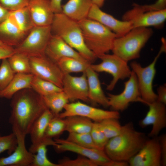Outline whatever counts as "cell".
<instances>
[{"mask_svg":"<svg viewBox=\"0 0 166 166\" xmlns=\"http://www.w3.org/2000/svg\"><path fill=\"white\" fill-rule=\"evenodd\" d=\"M11 99L9 122L12 131L26 136L35 122L48 108L42 97L31 88L18 92Z\"/></svg>","mask_w":166,"mask_h":166,"instance_id":"cell-1","label":"cell"},{"mask_svg":"<svg viewBox=\"0 0 166 166\" xmlns=\"http://www.w3.org/2000/svg\"><path fill=\"white\" fill-rule=\"evenodd\" d=\"M148 139L145 133L136 130L130 121L122 126L117 135L109 140L104 150L111 160L128 162Z\"/></svg>","mask_w":166,"mask_h":166,"instance_id":"cell-2","label":"cell"},{"mask_svg":"<svg viewBox=\"0 0 166 166\" xmlns=\"http://www.w3.org/2000/svg\"><path fill=\"white\" fill-rule=\"evenodd\" d=\"M51 27L52 34L60 37L90 64L97 58L86 46L78 22L62 12L56 13Z\"/></svg>","mask_w":166,"mask_h":166,"instance_id":"cell-3","label":"cell"},{"mask_svg":"<svg viewBox=\"0 0 166 166\" xmlns=\"http://www.w3.org/2000/svg\"><path fill=\"white\" fill-rule=\"evenodd\" d=\"M78 22L86 46L97 58L112 50L114 41L118 37L115 34L98 22L88 18Z\"/></svg>","mask_w":166,"mask_h":166,"instance_id":"cell-4","label":"cell"},{"mask_svg":"<svg viewBox=\"0 0 166 166\" xmlns=\"http://www.w3.org/2000/svg\"><path fill=\"white\" fill-rule=\"evenodd\" d=\"M152 34V30L149 27L132 28L123 35L115 38L111 51L127 62L138 58L141 49Z\"/></svg>","mask_w":166,"mask_h":166,"instance_id":"cell-5","label":"cell"},{"mask_svg":"<svg viewBox=\"0 0 166 166\" xmlns=\"http://www.w3.org/2000/svg\"><path fill=\"white\" fill-rule=\"evenodd\" d=\"M162 45L159 52L149 65L144 67H142L140 63L135 61L131 62L130 64L132 71L137 77L140 94V97L136 100V102L150 103L157 100V94L153 89V82L156 72V62L161 54L166 51L165 39H162Z\"/></svg>","mask_w":166,"mask_h":166,"instance_id":"cell-6","label":"cell"},{"mask_svg":"<svg viewBox=\"0 0 166 166\" xmlns=\"http://www.w3.org/2000/svg\"><path fill=\"white\" fill-rule=\"evenodd\" d=\"M52 34L51 26H34L22 42L14 47L15 53L29 57L45 55V49Z\"/></svg>","mask_w":166,"mask_h":166,"instance_id":"cell-7","label":"cell"},{"mask_svg":"<svg viewBox=\"0 0 166 166\" xmlns=\"http://www.w3.org/2000/svg\"><path fill=\"white\" fill-rule=\"evenodd\" d=\"M101 61L98 64H91L90 66L95 72H106L111 74L112 80L107 86L106 89L112 91L120 80L129 78L132 71L128 65V62L116 55L105 53L98 57Z\"/></svg>","mask_w":166,"mask_h":166,"instance_id":"cell-8","label":"cell"},{"mask_svg":"<svg viewBox=\"0 0 166 166\" xmlns=\"http://www.w3.org/2000/svg\"><path fill=\"white\" fill-rule=\"evenodd\" d=\"M64 109V112L57 116L63 119L70 116H79L97 122H100L108 118L119 119L120 118L119 112L98 108L88 105L79 101L68 103L65 105Z\"/></svg>","mask_w":166,"mask_h":166,"instance_id":"cell-9","label":"cell"},{"mask_svg":"<svg viewBox=\"0 0 166 166\" xmlns=\"http://www.w3.org/2000/svg\"><path fill=\"white\" fill-rule=\"evenodd\" d=\"M29 58L31 73L62 89L64 74L56 63L45 55Z\"/></svg>","mask_w":166,"mask_h":166,"instance_id":"cell-10","label":"cell"},{"mask_svg":"<svg viewBox=\"0 0 166 166\" xmlns=\"http://www.w3.org/2000/svg\"><path fill=\"white\" fill-rule=\"evenodd\" d=\"M128 78L124 83L122 92L118 94H107L109 106L112 110L123 111L128 108L130 102H136L140 97L137 77L132 70Z\"/></svg>","mask_w":166,"mask_h":166,"instance_id":"cell-11","label":"cell"},{"mask_svg":"<svg viewBox=\"0 0 166 166\" xmlns=\"http://www.w3.org/2000/svg\"><path fill=\"white\" fill-rule=\"evenodd\" d=\"M161 159L160 144L157 136L148 139L128 162L130 166H160Z\"/></svg>","mask_w":166,"mask_h":166,"instance_id":"cell-12","label":"cell"},{"mask_svg":"<svg viewBox=\"0 0 166 166\" xmlns=\"http://www.w3.org/2000/svg\"><path fill=\"white\" fill-rule=\"evenodd\" d=\"M149 107L145 116L139 122L144 128L152 125V128L148 136L152 138L158 136L160 132L166 127V105L157 101L152 102H144Z\"/></svg>","mask_w":166,"mask_h":166,"instance_id":"cell-13","label":"cell"},{"mask_svg":"<svg viewBox=\"0 0 166 166\" xmlns=\"http://www.w3.org/2000/svg\"><path fill=\"white\" fill-rule=\"evenodd\" d=\"M57 143L53 146L58 152L70 151L78 154L88 158L98 166H103L111 160L105 152L104 150L85 147L73 143L59 138L54 140Z\"/></svg>","mask_w":166,"mask_h":166,"instance_id":"cell-14","label":"cell"},{"mask_svg":"<svg viewBox=\"0 0 166 166\" xmlns=\"http://www.w3.org/2000/svg\"><path fill=\"white\" fill-rule=\"evenodd\" d=\"M62 89L69 101L72 102L76 100L89 102L88 97V83L85 72L78 77L69 74H64Z\"/></svg>","mask_w":166,"mask_h":166,"instance_id":"cell-15","label":"cell"},{"mask_svg":"<svg viewBox=\"0 0 166 166\" xmlns=\"http://www.w3.org/2000/svg\"><path fill=\"white\" fill-rule=\"evenodd\" d=\"M104 26L118 36L125 34L132 29L131 23L129 21H120L102 10L100 8L93 4L88 17Z\"/></svg>","mask_w":166,"mask_h":166,"instance_id":"cell-16","label":"cell"},{"mask_svg":"<svg viewBox=\"0 0 166 166\" xmlns=\"http://www.w3.org/2000/svg\"><path fill=\"white\" fill-rule=\"evenodd\" d=\"M18 140V145L9 156L0 158V166H31L34 154L26 149L25 143L26 136L16 131H13Z\"/></svg>","mask_w":166,"mask_h":166,"instance_id":"cell-17","label":"cell"},{"mask_svg":"<svg viewBox=\"0 0 166 166\" xmlns=\"http://www.w3.org/2000/svg\"><path fill=\"white\" fill-rule=\"evenodd\" d=\"M27 7L34 26L51 25L55 14L50 0H30Z\"/></svg>","mask_w":166,"mask_h":166,"instance_id":"cell-18","label":"cell"},{"mask_svg":"<svg viewBox=\"0 0 166 166\" xmlns=\"http://www.w3.org/2000/svg\"><path fill=\"white\" fill-rule=\"evenodd\" d=\"M45 54L48 57L57 63L61 59L65 57H74L89 62L60 37L52 34L46 46Z\"/></svg>","mask_w":166,"mask_h":166,"instance_id":"cell-19","label":"cell"},{"mask_svg":"<svg viewBox=\"0 0 166 166\" xmlns=\"http://www.w3.org/2000/svg\"><path fill=\"white\" fill-rule=\"evenodd\" d=\"M28 33L10 14L0 24V42L14 47L19 45Z\"/></svg>","mask_w":166,"mask_h":166,"instance_id":"cell-20","label":"cell"},{"mask_svg":"<svg viewBox=\"0 0 166 166\" xmlns=\"http://www.w3.org/2000/svg\"><path fill=\"white\" fill-rule=\"evenodd\" d=\"M54 117L50 110L47 108L32 125L29 133L31 144L29 149L32 153L35 154L41 144L50 139H45V134L49 123Z\"/></svg>","mask_w":166,"mask_h":166,"instance_id":"cell-21","label":"cell"},{"mask_svg":"<svg viewBox=\"0 0 166 166\" xmlns=\"http://www.w3.org/2000/svg\"><path fill=\"white\" fill-rule=\"evenodd\" d=\"M90 65L85 71L88 83V97L89 102L94 105L98 104L104 108H108L109 107L108 100L102 89L98 74L91 68Z\"/></svg>","mask_w":166,"mask_h":166,"instance_id":"cell-22","label":"cell"},{"mask_svg":"<svg viewBox=\"0 0 166 166\" xmlns=\"http://www.w3.org/2000/svg\"><path fill=\"white\" fill-rule=\"evenodd\" d=\"M166 19V9L139 13L128 19L132 28L138 27H159L162 26Z\"/></svg>","mask_w":166,"mask_h":166,"instance_id":"cell-23","label":"cell"},{"mask_svg":"<svg viewBox=\"0 0 166 166\" xmlns=\"http://www.w3.org/2000/svg\"><path fill=\"white\" fill-rule=\"evenodd\" d=\"M93 5L92 0H69L62 5V13L78 22L87 18Z\"/></svg>","mask_w":166,"mask_h":166,"instance_id":"cell-24","label":"cell"},{"mask_svg":"<svg viewBox=\"0 0 166 166\" xmlns=\"http://www.w3.org/2000/svg\"><path fill=\"white\" fill-rule=\"evenodd\" d=\"M33 76L32 73H16L7 86L0 91V98L11 99L18 92L25 89L31 88V82Z\"/></svg>","mask_w":166,"mask_h":166,"instance_id":"cell-25","label":"cell"},{"mask_svg":"<svg viewBox=\"0 0 166 166\" xmlns=\"http://www.w3.org/2000/svg\"><path fill=\"white\" fill-rule=\"evenodd\" d=\"M63 119L65 131L69 133H90L93 123L90 119L79 116H70Z\"/></svg>","mask_w":166,"mask_h":166,"instance_id":"cell-26","label":"cell"},{"mask_svg":"<svg viewBox=\"0 0 166 166\" xmlns=\"http://www.w3.org/2000/svg\"><path fill=\"white\" fill-rule=\"evenodd\" d=\"M42 97L46 107L54 116H57L69 101L63 90Z\"/></svg>","mask_w":166,"mask_h":166,"instance_id":"cell-27","label":"cell"},{"mask_svg":"<svg viewBox=\"0 0 166 166\" xmlns=\"http://www.w3.org/2000/svg\"><path fill=\"white\" fill-rule=\"evenodd\" d=\"M57 64L64 74H70L72 73H83L91 64L87 61L70 57L61 58Z\"/></svg>","mask_w":166,"mask_h":166,"instance_id":"cell-28","label":"cell"},{"mask_svg":"<svg viewBox=\"0 0 166 166\" xmlns=\"http://www.w3.org/2000/svg\"><path fill=\"white\" fill-rule=\"evenodd\" d=\"M31 88L42 96L62 90L54 83L34 75L31 84Z\"/></svg>","mask_w":166,"mask_h":166,"instance_id":"cell-29","label":"cell"},{"mask_svg":"<svg viewBox=\"0 0 166 166\" xmlns=\"http://www.w3.org/2000/svg\"><path fill=\"white\" fill-rule=\"evenodd\" d=\"M7 59L10 67L15 73H31L30 58L27 55L15 53Z\"/></svg>","mask_w":166,"mask_h":166,"instance_id":"cell-30","label":"cell"},{"mask_svg":"<svg viewBox=\"0 0 166 166\" xmlns=\"http://www.w3.org/2000/svg\"><path fill=\"white\" fill-rule=\"evenodd\" d=\"M56 145V143L53 139L49 140L44 142L37 148L36 153L34 154L33 160L31 166H59L58 164L50 161L47 156V146Z\"/></svg>","mask_w":166,"mask_h":166,"instance_id":"cell-31","label":"cell"},{"mask_svg":"<svg viewBox=\"0 0 166 166\" xmlns=\"http://www.w3.org/2000/svg\"><path fill=\"white\" fill-rule=\"evenodd\" d=\"M102 130L109 140L117 135L120 132L122 126L119 119L108 118L99 122Z\"/></svg>","mask_w":166,"mask_h":166,"instance_id":"cell-32","label":"cell"},{"mask_svg":"<svg viewBox=\"0 0 166 166\" xmlns=\"http://www.w3.org/2000/svg\"><path fill=\"white\" fill-rule=\"evenodd\" d=\"M66 140L71 142L87 148L101 150L95 144L90 133H69L68 136Z\"/></svg>","mask_w":166,"mask_h":166,"instance_id":"cell-33","label":"cell"},{"mask_svg":"<svg viewBox=\"0 0 166 166\" xmlns=\"http://www.w3.org/2000/svg\"><path fill=\"white\" fill-rule=\"evenodd\" d=\"M65 124L64 119L54 116L48 124L46 129L45 138L52 139L60 135L65 131Z\"/></svg>","mask_w":166,"mask_h":166,"instance_id":"cell-34","label":"cell"},{"mask_svg":"<svg viewBox=\"0 0 166 166\" xmlns=\"http://www.w3.org/2000/svg\"><path fill=\"white\" fill-rule=\"evenodd\" d=\"M15 74L10 67L7 58L2 59L0 65V91L7 86Z\"/></svg>","mask_w":166,"mask_h":166,"instance_id":"cell-35","label":"cell"},{"mask_svg":"<svg viewBox=\"0 0 166 166\" xmlns=\"http://www.w3.org/2000/svg\"><path fill=\"white\" fill-rule=\"evenodd\" d=\"M90 133L95 144L100 149L104 150L109 139L101 129L99 122H93Z\"/></svg>","mask_w":166,"mask_h":166,"instance_id":"cell-36","label":"cell"},{"mask_svg":"<svg viewBox=\"0 0 166 166\" xmlns=\"http://www.w3.org/2000/svg\"><path fill=\"white\" fill-rule=\"evenodd\" d=\"M17 145V138L13 132L7 135L0 136V154L7 151L9 155H10L15 149Z\"/></svg>","mask_w":166,"mask_h":166,"instance_id":"cell-37","label":"cell"},{"mask_svg":"<svg viewBox=\"0 0 166 166\" xmlns=\"http://www.w3.org/2000/svg\"><path fill=\"white\" fill-rule=\"evenodd\" d=\"M58 164L59 166H97L92 160L81 155L73 160L64 157L58 160Z\"/></svg>","mask_w":166,"mask_h":166,"instance_id":"cell-38","label":"cell"},{"mask_svg":"<svg viewBox=\"0 0 166 166\" xmlns=\"http://www.w3.org/2000/svg\"><path fill=\"white\" fill-rule=\"evenodd\" d=\"M30 0H0V3L10 11L27 6Z\"/></svg>","mask_w":166,"mask_h":166,"instance_id":"cell-39","label":"cell"},{"mask_svg":"<svg viewBox=\"0 0 166 166\" xmlns=\"http://www.w3.org/2000/svg\"><path fill=\"white\" fill-rule=\"evenodd\" d=\"M166 0H157L154 3L150 5H139L138 11L140 13L157 10L166 9Z\"/></svg>","mask_w":166,"mask_h":166,"instance_id":"cell-40","label":"cell"},{"mask_svg":"<svg viewBox=\"0 0 166 166\" xmlns=\"http://www.w3.org/2000/svg\"><path fill=\"white\" fill-rule=\"evenodd\" d=\"M160 142L161 154V165L166 166V134H163L158 137Z\"/></svg>","mask_w":166,"mask_h":166,"instance_id":"cell-41","label":"cell"},{"mask_svg":"<svg viewBox=\"0 0 166 166\" xmlns=\"http://www.w3.org/2000/svg\"><path fill=\"white\" fill-rule=\"evenodd\" d=\"M14 53V47L6 45H0V60L7 58Z\"/></svg>","mask_w":166,"mask_h":166,"instance_id":"cell-42","label":"cell"},{"mask_svg":"<svg viewBox=\"0 0 166 166\" xmlns=\"http://www.w3.org/2000/svg\"><path fill=\"white\" fill-rule=\"evenodd\" d=\"M157 101L166 105V85L164 84L160 86L157 89Z\"/></svg>","mask_w":166,"mask_h":166,"instance_id":"cell-43","label":"cell"},{"mask_svg":"<svg viewBox=\"0 0 166 166\" xmlns=\"http://www.w3.org/2000/svg\"><path fill=\"white\" fill-rule=\"evenodd\" d=\"M62 0H50L52 9L54 14L62 12Z\"/></svg>","mask_w":166,"mask_h":166,"instance_id":"cell-44","label":"cell"},{"mask_svg":"<svg viewBox=\"0 0 166 166\" xmlns=\"http://www.w3.org/2000/svg\"><path fill=\"white\" fill-rule=\"evenodd\" d=\"M10 12V11L0 3V24L7 18Z\"/></svg>","mask_w":166,"mask_h":166,"instance_id":"cell-45","label":"cell"},{"mask_svg":"<svg viewBox=\"0 0 166 166\" xmlns=\"http://www.w3.org/2000/svg\"><path fill=\"white\" fill-rule=\"evenodd\" d=\"M128 162L111 160L105 163L103 166H129Z\"/></svg>","mask_w":166,"mask_h":166,"instance_id":"cell-46","label":"cell"},{"mask_svg":"<svg viewBox=\"0 0 166 166\" xmlns=\"http://www.w3.org/2000/svg\"><path fill=\"white\" fill-rule=\"evenodd\" d=\"M105 0H92L93 4L96 5L100 8L103 6Z\"/></svg>","mask_w":166,"mask_h":166,"instance_id":"cell-47","label":"cell"},{"mask_svg":"<svg viewBox=\"0 0 166 166\" xmlns=\"http://www.w3.org/2000/svg\"><path fill=\"white\" fill-rule=\"evenodd\" d=\"M5 45V44H4L2 42H0V45Z\"/></svg>","mask_w":166,"mask_h":166,"instance_id":"cell-48","label":"cell"},{"mask_svg":"<svg viewBox=\"0 0 166 166\" xmlns=\"http://www.w3.org/2000/svg\"><path fill=\"white\" fill-rule=\"evenodd\" d=\"M1 136V134H0V136Z\"/></svg>","mask_w":166,"mask_h":166,"instance_id":"cell-49","label":"cell"}]
</instances>
